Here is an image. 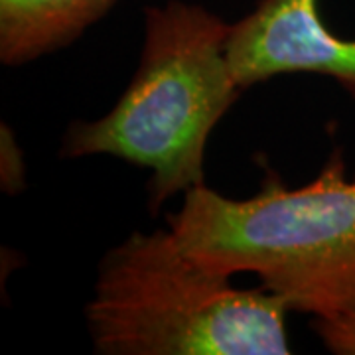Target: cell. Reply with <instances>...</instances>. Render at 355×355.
Returning a JSON list of instances; mask_svg holds the SVG:
<instances>
[{"label": "cell", "instance_id": "6da1fadb", "mask_svg": "<svg viewBox=\"0 0 355 355\" xmlns=\"http://www.w3.org/2000/svg\"><path fill=\"white\" fill-rule=\"evenodd\" d=\"M168 229L191 259L229 277L254 275L288 310L355 316V178L340 150L300 188L270 174L254 196L231 200L200 184Z\"/></svg>", "mask_w": 355, "mask_h": 355}, {"label": "cell", "instance_id": "7a4b0ae2", "mask_svg": "<svg viewBox=\"0 0 355 355\" xmlns=\"http://www.w3.org/2000/svg\"><path fill=\"white\" fill-rule=\"evenodd\" d=\"M231 24L202 4L170 0L144 10L135 76L109 113L69 125L62 158L113 156L150 172L148 209L203 184L209 135L241 85L227 58Z\"/></svg>", "mask_w": 355, "mask_h": 355}, {"label": "cell", "instance_id": "3957f363", "mask_svg": "<svg viewBox=\"0 0 355 355\" xmlns=\"http://www.w3.org/2000/svg\"><path fill=\"white\" fill-rule=\"evenodd\" d=\"M186 253L174 233H132L101 259L85 322L99 355H286V304Z\"/></svg>", "mask_w": 355, "mask_h": 355}, {"label": "cell", "instance_id": "277c9868", "mask_svg": "<svg viewBox=\"0 0 355 355\" xmlns=\"http://www.w3.org/2000/svg\"><path fill=\"white\" fill-rule=\"evenodd\" d=\"M227 58L243 89L282 73H320L355 99V38L324 24L318 0H261L231 24Z\"/></svg>", "mask_w": 355, "mask_h": 355}, {"label": "cell", "instance_id": "5b68a950", "mask_svg": "<svg viewBox=\"0 0 355 355\" xmlns=\"http://www.w3.org/2000/svg\"><path fill=\"white\" fill-rule=\"evenodd\" d=\"M116 0H0V62L26 65L73 44Z\"/></svg>", "mask_w": 355, "mask_h": 355}, {"label": "cell", "instance_id": "8992f818", "mask_svg": "<svg viewBox=\"0 0 355 355\" xmlns=\"http://www.w3.org/2000/svg\"><path fill=\"white\" fill-rule=\"evenodd\" d=\"M312 328L322 343L338 355H355V316L312 320Z\"/></svg>", "mask_w": 355, "mask_h": 355}]
</instances>
